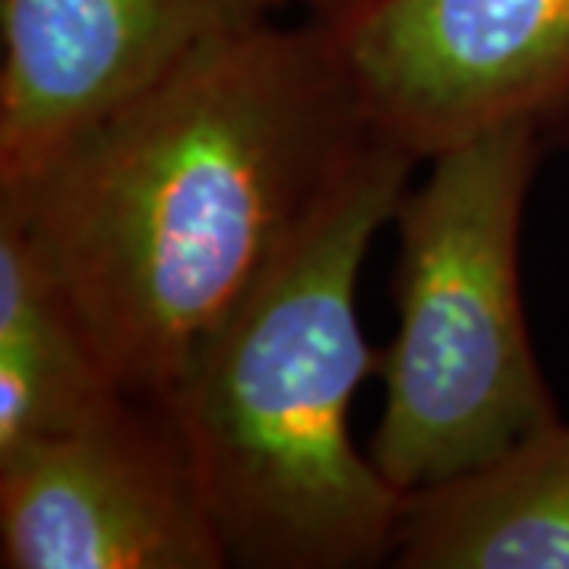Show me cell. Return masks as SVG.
<instances>
[{
    "label": "cell",
    "instance_id": "7",
    "mask_svg": "<svg viewBox=\"0 0 569 569\" xmlns=\"http://www.w3.org/2000/svg\"><path fill=\"white\" fill-rule=\"evenodd\" d=\"M396 569H569V425L538 430L488 466L408 493Z\"/></svg>",
    "mask_w": 569,
    "mask_h": 569
},
{
    "label": "cell",
    "instance_id": "8",
    "mask_svg": "<svg viewBox=\"0 0 569 569\" xmlns=\"http://www.w3.org/2000/svg\"><path fill=\"white\" fill-rule=\"evenodd\" d=\"M127 396L20 222L0 212V459Z\"/></svg>",
    "mask_w": 569,
    "mask_h": 569
},
{
    "label": "cell",
    "instance_id": "3",
    "mask_svg": "<svg viewBox=\"0 0 569 569\" xmlns=\"http://www.w3.org/2000/svg\"><path fill=\"white\" fill-rule=\"evenodd\" d=\"M548 130L516 121L430 156L396 209V329L370 459L402 497L557 425L522 301V216Z\"/></svg>",
    "mask_w": 569,
    "mask_h": 569
},
{
    "label": "cell",
    "instance_id": "2",
    "mask_svg": "<svg viewBox=\"0 0 569 569\" xmlns=\"http://www.w3.org/2000/svg\"><path fill=\"white\" fill-rule=\"evenodd\" d=\"M418 164L377 130L162 399L231 567L373 569L392 557L406 497L351 437L355 392L380 367L358 282Z\"/></svg>",
    "mask_w": 569,
    "mask_h": 569
},
{
    "label": "cell",
    "instance_id": "1",
    "mask_svg": "<svg viewBox=\"0 0 569 569\" xmlns=\"http://www.w3.org/2000/svg\"><path fill=\"white\" fill-rule=\"evenodd\" d=\"M377 133L339 32L216 41L0 187L111 380L162 402Z\"/></svg>",
    "mask_w": 569,
    "mask_h": 569
},
{
    "label": "cell",
    "instance_id": "4",
    "mask_svg": "<svg viewBox=\"0 0 569 569\" xmlns=\"http://www.w3.org/2000/svg\"><path fill=\"white\" fill-rule=\"evenodd\" d=\"M3 569L231 567L168 408L121 396L0 459Z\"/></svg>",
    "mask_w": 569,
    "mask_h": 569
},
{
    "label": "cell",
    "instance_id": "5",
    "mask_svg": "<svg viewBox=\"0 0 569 569\" xmlns=\"http://www.w3.org/2000/svg\"><path fill=\"white\" fill-rule=\"evenodd\" d=\"M336 32L367 118L421 162L503 123L569 127V0H367Z\"/></svg>",
    "mask_w": 569,
    "mask_h": 569
},
{
    "label": "cell",
    "instance_id": "6",
    "mask_svg": "<svg viewBox=\"0 0 569 569\" xmlns=\"http://www.w3.org/2000/svg\"><path fill=\"white\" fill-rule=\"evenodd\" d=\"M301 0H0V187L216 41Z\"/></svg>",
    "mask_w": 569,
    "mask_h": 569
},
{
    "label": "cell",
    "instance_id": "9",
    "mask_svg": "<svg viewBox=\"0 0 569 569\" xmlns=\"http://www.w3.org/2000/svg\"><path fill=\"white\" fill-rule=\"evenodd\" d=\"M301 7H305V17H313L332 29H342L365 10L367 0H301Z\"/></svg>",
    "mask_w": 569,
    "mask_h": 569
}]
</instances>
